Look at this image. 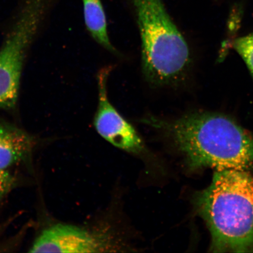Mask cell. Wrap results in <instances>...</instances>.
Returning a JSON list of instances; mask_svg holds the SVG:
<instances>
[{"label":"cell","instance_id":"1","mask_svg":"<svg viewBox=\"0 0 253 253\" xmlns=\"http://www.w3.org/2000/svg\"><path fill=\"white\" fill-rule=\"evenodd\" d=\"M141 122L169 136L191 170L253 167V134L225 115L201 111L172 121L151 117Z\"/></svg>","mask_w":253,"mask_h":253},{"label":"cell","instance_id":"3","mask_svg":"<svg viewBox=\"0 0 253 253\" xmlns=\"http://www.w3.org/2000/svg\"><path fill=\"white\" fill-rule=\"evenodd\" d=\"M124 1L131 9L140 31L145 78L158 86L181 80L191 62L189 47L164 0Z\"/></svg>","mask_w":253,"mask_h":253},{"label":"cell","instance_id":"6","mask_svg":"<svg viewBox=\"0 0 253 253\" xmlns=\"http://www.w3.org/2000/svg\"><path fill=\"white\" fill-rule=\"evenodd\" d=\"M103 237L77 226L58 224L43 231L30 253H98L109 248Z\"/></svg>","mask_w":253,"mask_h":253},{"label":"cell","instance_id":"8","mask_svg":"<svg viewBox=\"0 0 253 253\" xmlns=\"http://www.w3.org/2000/svg\"><path fill=\"white\" fill-rule=\"evenodd\" d=\"M85 25L96 42L113 54L119 52L111 43L105 11L101 0H82Z\"/></svg>","mask_w":253,"mask_h":253},{"label":"cell","instance_id":"2","mask_svg":"<svg viewBox=\"0 0 253 253\" xmlns=\"http://www.w3.org/2000/svg\"><path fill=\"white\" fill-rule=\"evenodd\" d=\"M194 201L210 230L211 252H253V176L248 170H216Z\"/></svg>","mask_w":253,"mask_h":253},{"label":"cell","instance_id":"5","mask_svg":"<svg viewBox=\"0 0 253 253\" xmlns=\"http://www.w3.org/2000/svg\"><path fill=\"white\" fill-rule=\"evenodd\" d=\"M112 71V66H106L97 75L99 100L94 119L95 128L114 146L129 153H141L145 149L143 141L133 126L111 104L107 96V84Z\"/></svg>","mask_w":253,"mask_h":253},{"label":"cell","instance_id":"10","mask_svg":"<svg viewBox=\"0 0 253 253\" xmlns=\"http://www.w3.org/2000/svg\"><path fill=\"white\" fill-rule=\"evenodd\" d=\"M15 185L14 177L7 170L0 169V200L14 188Z\"/></svg>","mask_w":253,"mask_h":253},{"label":"cell","instance_id":"7","mask_svg":"<svg viewBox=\"0 0 253 253\" xmlns=\"http://www.w3.org/2000/svg\"><path fill=\"white\" fill-rule=\"evenodd\" d=\"M33 138L20 128L0 120V169L21 162L33 149Z\"/></svg>","mask_w":253,"mask_h":253},{"label":"cell","instance_id":"9","mask_svg":"<svg viewBox=\"0 0 253 253\" xmlns=\"http://www.w3.org/2000/svg\"><path fill=\"white\" fill-rule=\"evenodd\" d=\"M234 47L244 60L253 78V34L237 39Z\"/></svg>","mask_w":253,"mask_h":253},{"label":"cell","instance_id":"4","mask_svg":"<svg viewBox=\"0 0 253 253\" xmlns=\"http://www.w3.org/2000/svg\"><path fill=\"white\" fill-rule=\"evenodd\" d=\"M53 0H20L13 23L0 49V109L17 104L27 50Z\"/></svg>","mask_w":253,"mask_h":253}]
</instances>
